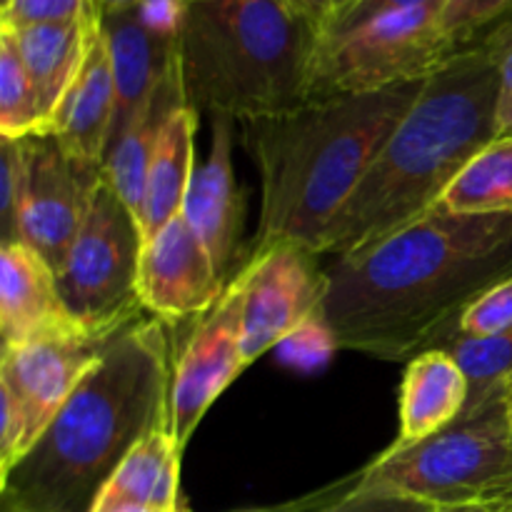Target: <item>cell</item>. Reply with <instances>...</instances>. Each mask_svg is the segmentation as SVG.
I'll return each instance as SVG.
<instances>
[{
	"mask_svg": "<svg viewBox=\"0 0 512 512\" xmlns=\"http://www.w3.org/2000/svg\"><path fill=\"white\" fill-rule=\"evenodd\" d=\"M93 512H168V510L143 508V505H113V508H95ZM178 512H185V510H178Z\"/></svg>",
	"mask_w": 512,
	"mask_h": 512,
	"instance_id": "36",
	"label": "cell"
},
{
	"mask_svg": "<svg viewBox=\"0 0 512 512\" xmlns=\"http://www.w3.org/2000/svg\"><path fill=\"white\" fill-rule=\"evenodd\" d=\"M5 3H8V0H0V8H3V5H5Z\"/></svg>",
	"mask_w": 512,
	"mask_h": 512,
	"instance_id": "43",
	"label": "cell"
},
{
	"mask_svg": "<svg viewBox=\"0 0 512 512\" xmlns=\"http://www.w3.org/2000/svg\"><path fill=\"white\" fill-rule=\"evenodd\" d=\"M512 278V213L433 208L325 268L320 318L343 350L413 360L458 340L465 310Z\"/></svg>",
	"mask_w": 512,
	"mask_h": 512,
	"instance_id": "1",
	"label": "cell"
},
{
	"mask_svg": "<svg viewBox=\"0 0 512 512\" xmlns=\"http://www.w3.org/2000/svg\"><path fill=\"white\" fill-rule=\"evenodd\" d=\"M115 115V78L110 50L100 30L95 10L88 15V40L78 75L70 83L68 93L60 100L48 133L60 140L75 160L93 168H103L105 148Z\"/></svg>",
	"mask_w": 512,
	"mask_h": 512,
	"instance_id": "17",
	"label": "cell"
},
{
	"mask_svg": "<svg viewBox=\"0 0 512 512\" xmlns=\"http://www.w3.org/2000/svg\"><path fill=\"white\" fill-rule=\"evenodd\" d=\"M435 512H495L490 503H473V505H458V508H438Z\"/></svg>",
	"mask_w": 512,
	"mask_h": 512,
	"instance_id": "37",
	"label": "cell"
},
{
	"mask_svg": "<svg viewBox=\"0 0 512 512\" xmlns=\"http://www.w3.org/2000/svg\"><path fill=\"white\" fill-rule=\"evenodd\" d=\"M85 330L60 298L58 275L30 245L0 248V338L3 350Z\"/></svg>",
	"mask_w": 512,
	"mask_h": 512,
	"instance_id": "16",
	"label": "cell"
},
{
	"mask_svg": "<svg viewBox=\"0 0 512 512\" xmlns=\"http://www.w3.org/2000/svg\"><path fill=\"white\" fill-rule=\"evenodd\" d=\"M180 3H183V0H180Z\"/></svg>",
	"mask_w": 512,
	"mask_h": 512,
	"instance_id": "44",
	"label": "cell"
},
{
	"mask_svg": "<svg viewBox=\"0 0 512 512\" xmlns=\"http://www.w3.org/2000/svg\"><path fill=\"white\" fill-rule=\"evenodd\" d=\"M228 283L185 215H175L158 235L143 243L138 298L143 310L163 323L205 315L218 305Z\"/></svg>",
	"mask_w": 512,
	"mask_h": 512,
	"instance_id": "13",
	"label": "cell"
},
{
	"mask_svg": "<svg viewBox=\"0 0 512 512\" xmlns=\"http://www.w3.org/2000/svg\"><path fill=\"white\" fill-rule=\"evenodd\" d=\"M468 400L470 380L448 350L420 353L400 385V433L393 448H408L448 428L468 410Z\"/></svg>",
	"mask_w": 512,
	"mask_h": 512,
	"instance_id": "18",
	"label": "cell"
},
{
	"mask_svg": "<svg viewBox=\"0 0 512 512\" xmlns=\"http://www.w3.org/2000/svg\"><path fill=\"white\" fill-rule=\"evenodd\" d=\"M15 240L30 245L58 273L83 225L100 168L75 160L53 133L20 140Z\"/></svg>",
	"mask_w": 512,
	"mask_h": 512,
	"instance_id": "9",
	"label": "cell"
},
{
	"mask_svg": "<svg viewBox=\"0 0 512 512\" xmlns=\"http://www.w3.org/2000/svg\"><path fill=\"white\" fill-rule=\"evenodd\" d=\"M435 208L453 215L512 213V135L473 155Z\"/></svg>",
	"mask_w": 512,
	"mask_h": 512,
	"instance_id": "23",
	"label": "cell"
},
{
	"mask_svg": "<svg viewBox=\"0 0 512 512\" xmlns=\"http://www.w3.org/2000/svg\"><path fill=\"white\" fill-rule=\"evenodd\" d=\"M445 350L458 360L470 380L468 410L512 383V330L488 340L458 338Z\"/></svg>",
	"mask_w": 512,
	"mask_h": 512,
	"instance_id": "25",
	"label": "cell"
},
{
	"mask_svg": "<svg viewBox=\"0 0 512 512\" xmlns=\"http://www.w3.org/2000/svg\"><path fill=\"white\" fill-rule=\"evenodd\" d=\"M440 8L443 5L393 10L340 38L320 40L308 100L428 80L460 53L440 25Z\"/></svg>",
	"mask_w": 512,
	"mask_h": 512,
	"instance_id": "8",
	"label": "cell"
},
{
	"mask_svg": "<svg viewBox=\"0 0 512 512\" xmlns=\"http://www.w3.org/2000/svg\"><path fill=\"white\" fill-rule=\"evenodd\" d=\"M180 455L183 448L170 428L150 433L125 455L95 500V508L143 505L168 512L185 510L180 503Z\"/></svg>",
	"mask_w": 512,
	"mask_h": 512,
	"instance_id": "21",
	"label": "cell"
},
{
	"mask_svg": "<svg viewBox=\"0 0 512 512\" xmlns=\"http://www.w3.org/2000/svg\"><path fill=\"white\" fill-rule=\"evenodd\" d=\"M90 0H8L0 8V28L23 30L33 25L73 23L88 15Z\"/></svg>",
	"mask_w": 512,
	"mask_h": 512,
	"instance_id": "29",
	"label": "cell"
},
{
	"mask_svg": "<svg viewBox=\"0 0 512 512\" xmlns=\"http://www.w3.org/2000/svg\"><path fill=\"white\" fill-rule=\"evenodd\" d=\"M512 135V28L500 55V93H498V138Z\"/></svg>",
	"mask_w": 512,
	"mask_h": 512,
	"instance_id": "33",
	"label": "cell"
},
{
	"mask_svg": "<svg viewBox=\"0 0 512 512\" xmlns=\"http://www.w3.org/2000/svg\"><path fill=\"white\" fill-rule=\"evenodd\" d=\"M510 410H512V385H510Z\"/></svg>",
	"mask_w": 512,
	"mask_h": 512,
	"instance_id": "42",
	"label": "cell"
},
{
	"mask_svg": "<svg viewBox=\"0 0 512 512\" xmlns=\"http://www.w3.org/2000/svg\"><path fill=\"white\" fill-rule=\"evenodd\" d=\"M88 15L83 20H73V23L5 30V33L13 35L25 70L30 75L40 115H43L45 133H48L50 120H53L60 100L68 93L70 83H73L80 63H83L85 40H88Z\"/></svg>",
	"mask_w": 512,
	"mask_h": 512,
	"instance_id": "22",
	"label": "cell"
},
{
	"mask_svg": "<svg viewBox=\"0 0 512 512\" xmlns=\"http://www.w3.org/2000/svg\"><path fill=\"white\" fill-rule=\"evenodd\" d=\"M510 28L512 20L455 53L425 80L323 233L318 255L348 258L423 218L470 158L498 138L500 55Z\"/></svg>",
	"mask_w": 512,
	"mask_h": 512,
	"instance_id": "3",
	"label": "cell"
},
{
	"mask_svg": "<svg viewBox=\"0 0 512 512\" xmlns=\"http://www.w3.org/2000/svg\"><path fill=\"white\" fill-rule=\"evenodd\" d=\"M438 508L423 500L408 498V495L390 493V490L363 488L355 485L350 493L330 503L320 512H435Z\"/></svg>",
	"mask_w": 512,
	"mask_h": 512,
	"instance_id": "31",
	"label": "cell"
},
{
	"mask_svg": "<svg viewBox=\"0 0 512 512\" xmlns=\"http://www.w3.org/2000/svg\"><path fill=\"white\" fill-rule=\"evenodd\" d=\"M285 3L293 10H298V13L303 15V18H308L310 23L318 25L320 33H323L325 23H328L330 15H333L335 10V0H285Z\"/></svg>",
	"mask_w": 512,
	"mask_h": 512,
	"instance_id": "34",
	"label": "cell"
},
{
	"mask_svg": "<svg viewBox=\"0 0 512 512\" xmlns=\"http://www.w3.org/2000/svg\"><path fill=\"white\" fill-rule=\"evenodd\" d=\"M180 105H185V98L178 65H175L173 73L165 78V83L150 98V103L140 110L138 118L105 150L103 168L100 170H103L105 180L113 185L115 193L120 195V200L133 210L138 223L140 213H143L145 183H148V170L155 145H158L160 133H163L165 123H168L170 113L180 108Z\"/></svg>",
	"mask_w": 512,
	"mask_h": 512,
	"instance_id": "20",
	"label": "cell"
},
{
	"mask_svg": "<svg viewBox=\"0 0 512 512\" xmlns=\"http://www.w3.org/2000/svg\"><path fill=\"white\" fill-rule=\"evenodd\" d=\"M45 133L35 88L13 35L0 30V138L23 140Z\"/></svg>",
	"mask_w": 512,
	"mask_h": 512,
	"instance_id": "24",
	"label": "cell"
},
{
	"mask_svg": "<svg viewBox=\"0 0 512 512\" xmlns=\"http://www.w3.org/2000/svg\"><path fill=\"white\" fill-rule=\"evenodd\" d=\"M320 28L285 0H183L178 73L198 115L235 123L308 100Z\"/></svg>",
	"mask_w": 512,
	"mask_h": 512,
	"instance_id": "5",
	"label": "cell"
},
{
	"mask_svg": "<svg viewBox=\"0 0 512 512\" xmlns=\"http://www.w3.org/2000/svg\"><path fill=\"white\" fill-rule=\"evenodd\" d=\"M243 283V360L255 363L290 333L318 318L325 295L320 255L293 243L250 253L238 273Z\"/></svg>",
	"mask_w": 512,
	"mask_h": 512,
	"instance_id": "10",
	"label": "cell"
},
{
	"mask_svg": "<svg viewBox=\"0 0 512 512\" xmlns=\"http://www.w3.org/2000/svg\"><path fill=\"white\" fill-rule=\"evenodd\" d=\"M20 140L0 138V238L3 243L15 240V203L20 185Z\"/></svg>",
	"mask_w": 512,
	"mask_h": 512,
	"instance_id": "32",
	"label": "cell"
},
{
	"mask_svg": "<svg viewBox=\"0 0 512 512\" xmlns=\"http://www.w3.org/2000/svg\"><path fill=\"white\" fill-rule=\"evenodd\" d=\"M508 493H512V458H510V468H508V473H505V480H503V483H500L498 493L493 495V500L503 498V495H508ZM493 500H490V503H493Z\"/></svg>",
	"mask_w": 512,
	"mask_h": 512,
	"instance_id": "38",
	"label": "cell"
},
{
	"mask_svg": "<svg viewBox=\"0 0 512 512\" xmlns=\"http://www.w3.org/2000/svg\"><path fill=\"white\" fill-rule=\"evenodd\" d=\"M512 330V278L485 290L463 313L458 338L488 340Z\"/></svg>",
	"mask_w": 512,
	"mask_h": 512,
	"instance_id": "27",
	"label": "cell"
},
{
	"mask_svg": "<svg viewBox=\"0 0 512 512\" xmlns=\"http://www.w3.org/2000/svg\"><path fill=\"white\" fill-rule=\"evenodd\" d=\"M512 20V0H445L440 25L460 50Z\"/></svg>",
	"mask_w": 512,
	"mask_h": 512,
	"instance_id": "26",
	"label": "cell"
},
{
	"mask_svg": "<svg viewBox=\"0 0 512 512\" xmlns=\"http://www.w3.org/2000/svg\"><path fill=\"white\" fill-rule=\"evenodd\" d=\"M353 3V0H335V10H340V8H345V5H350ZM333 10V13H335Z\"/></svg>",
	"mask_w": 512,
	"mask_h": 512,
	"instance_id": "40",
	"label": "cell"
},
{
	"mask_svg": "<svg viewBox=\"0 0 512 512\" xmlns=\"http://www.w3.org/2000/svg\"><path fill=\"white\" fill-rule=\"evenodd\" d=\"M423 85L305 100L288 113L238 123L260 175V220L250 253L293 243L318 255L323 233Z\"/></svg>",
	"mask_w": 512,
	"mask_h": 512,
	"instance_id": "4",
	"label": "cell"
},
{
	"mask_svg": "<svg viewBox=\"0 0 512 512\" xmlns=\"http://www.w3.org/2000/svg\"><path fill=\"white\" fill-rule=\"evenodd\" d=\"M210 150L195 165L183 215L208 248L215 268L225 283H233L240 265V233H243V195L233 170L235 120L210 118Z\"/></svg>",
	"mask_w": 512,
	"mask_h": 512,
	"instance_id": "15",
	"label": "cell"
},
{
	"mask_svg": "<svg viewBox=\"0 0 512 512\" xmlns=\"http://www.w3.org/2000/svg\"><path fill=\"white\" fill-rule=\"evenodd\" d=\"M140 0H90V8L95 10V13H118V10H125V8H133V5H138Z\"/></svg>",
	"mask_w": 512,
	"mask_h": 512,
	"instance_id": "35",
	"label": "cell"
},
{
	"mask_svg": "<svg viewBox=\"0 0 512 512\" xmlns=\"http://www.w3.org/2000/svg\"><path fill=\"white\" fill-rule=\"evenodd\" d=\"M160 318H135L103 355L30 453L0 478V505L23 512H93L125 455L170 428L173 345Z\"/></svg>",
	"mask_w": 512,
	"mask_h": 512,
	"instance_id": "2",
	"label": "cell"
},
{
	"mask_svg": "<svg viewBox=\"0 0 512 512\" xmlns=\"http://www.w3.org/2000/svg\"><path fill=\"white\" fill-rule=\"evenodd\" d=\"M95 15L108 43L115 78L110 145L138 118L178 65L180 0H140L118 13Z\"/></svg>",
	"mask_w": 512,
	"mask_h": 512,
	"instance_id": "11",
	"label": "cell"
},
{
	"mask_svg": "<svg viewBox=\"0 0 512 512\" xmlns=\"http://www.w3.org/2000/svg\"><path fill=\"white\" fill-rule=\"evenodd\" d=\"M0 512H23V510H18V508H10V505H0Z\"/></svg>",
	"mask_w": 512,
	"mask_h": 512,
	"instance_id": "41",
	"label": "cell"
},
{
	"mask_svg": "<svg viewBox=\"0 0 512 512\" xmlns=\"http://www.w3.org/2000/svg\"><path fill=\"white\" fill-rule=\"evenodd\" d=\"M420 5H445V0H353L350 5H345V8L335 10L330 15L323 33H320V40L340 38V35L360 28V25L378 18V15L393 13V10L420 8Z\"/></svg>",
	"mask_w": 512,
	"mask_h": 512,
	"instance_id": "30",
	"label": "cell"
},
{
	"mask_svg": "<svg viewBox=\"0 0 512 512\" xmlns=\"http://www.w3.org/2000/svg\"><path fill=\"white\" fill-rule=\"evenodd\" d=\"M113 335L80 330L3 350L0 388L8 390L23 408L33 445L93 370Z\"/></svg>",
	"mask_w": 512,
	"mask_h": 512,
	"instance_id": "14",
	"label": "cell"
},
{
	"mask_svg": "<svg viewBox=\"0 0 512 512\" xmlns=\"http://www.w3.org/2000/svg\"><path fill=\"white\" fill-rule=\"evenodd\" d=\"M490 505H493L495 512H512V493L503 495V498H498V500H493Z\"/></svg>",
	"mask_w": 512,
	"mask_h": 512,
	"instance_id": "39",
	"label": "cell"
},
{
	"mask_svg": "<svg viewBox=\"0 0 512 512\" xmlns=\"http://www.w3.org/2000/svg\"><path fill=\"white\" fill-rule=\"evenodd\" d=\"M198 118L193 108L180 105L170 113L153 160H150L148 183H145L143 213H140V230L143 243L158 235L175 215L183 213L185 195L195 173V133Z\"/></svg>",
	"mask_w": 512,
	"mask_h": 512,
	"instance_id": "19",
	"label": "cell"
},
{
	"mask_svg": "<svg viewBox=\"0 0 512 512\" xmlns=\"http://www.w3.org/2000/svg\"><path fill=\"white\" fill-rule=\"evenodd\" d=\"M243 283L235 275L210 313L198 320L173 365L170 433L185 450L210 405L243 373Z\"/></svg>",
	"mask_w": 512,
	"mask_h": 512,
	"instance_id": "12",
	"label": "cell"
},
{
	"mask_svg": "<svg viewBox=\"0 0 512 512\" xmlns=\"http://www.w3.org/2000/svg\"><path fill=\"white\" fill-rule=\"evenodd\" d=\"M143 230L103 170L90 190L83 225L58 270L65 308L90 333L113 335L140 318L138 270Z\"/></svg>",
	"mask_w": 512,
	"mask_h": 512,
	"instance_id": "7",
	"label": "cell"
},
{
	"mask_svg": "<svg viewBox=\"0 0 512 512\" xmlns=\"http://www.w3.org/2000/svg\"><path fill=\"white\" fill-rule=\"evenodd\" d=\"M510 385L465 410L440 433L408 448L390 445L363 470L358 485L408 495L435 508L490 503L512 458Z\"/></svg>",
	"mask_w": 512,
	"mask_h": 512,
	"instance_id": "6",
	"label": "cell"
},
{
	"mask_svg": "<svg viewBox=\"0 0 512 512\" xmlns=\"http://www.w3.org/2000/svg\"><path fill=\"white\" fill-rule=\"evenodd\" d=\"M275 350H278V360L283 365H290L300 373H315V370L325 368L335 350L340 348L335 343L333 330L318 315V318L300 325L295 333H290Z\"/></svg>",
	"mask_w": 512,
	"mask_h": 512,
	"instance_id": "28",
	"label": "cell"
}]
</instances>
